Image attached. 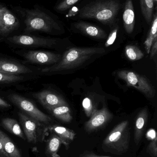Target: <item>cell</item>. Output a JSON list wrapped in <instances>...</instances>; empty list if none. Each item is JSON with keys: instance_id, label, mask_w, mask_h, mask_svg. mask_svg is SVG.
Segmentation results:
<instances>
[{"instance_id": "6da1fadb", "label": "cell", "mask_w": 157, "mask_h": 157, "mask_svg": "<svg viewBox=\"0 0 157 157\" xmlns=\"http://www.w3.org/2000/svg\"><path fill=\"white\" fill-rule=\"evenodd\" d=\"M23 21L26 33H44L51 35L62 34L63 27L55 14L45 8L36 4L32 9L10 5Z\"/></svg>"}, {"instance_id": "7a4b0ae2", "label": "cell", "mask_w": 157, "mask_h": 157, "mask_svg": "<svg viewBox=\"0 0 157 157\" xmlns=\"http://www.w3.org/2000/svg\"><path fill=\"white\" fill-rule=\"evenodd\" d=\"M105 52L104 48L99 47L72 48L64 52L58 62L41 69L40 74L44 76L66 74L87 65Z\"/></svg>"}, {"instance_id": "3957f363", "label": "cell", "mask_w": 157, "mask_h": 157, "mask_svg": "<svg viewBox=\"0 0 157 157\" xmlns=\"http://www.w3.org/2000/svg\"><path fill=\"white\" fill-rule=\"evenodd\" d=\"M121 8L118 0L96 1L84 5L79 11L78 17L94 19L104 24L113 22Z\"/></svg>"}, {"instance_id": "277c9868", "label": "cell", "mask_w": 157, "mask_h": 157, "mask_svg": "<svg viewBox=\"0 0 157 157\" xmlns=\"http://www.w3.org/2000/svg\"><path fill=\"white\" fill-rule=\"evenodd\" d=\"M129 122L122 121L117 125L104 140L102 148L104 151L121 155L128 150L130 134Z\"/></svg>"}, {"instance_id": "5b68a950", "label": "cell", "mask_w": 157, "mask_h": 157, "mask_svg": "<svg viewBox=\"0 0 157 157\" xmlns=\"http://www.w3.org/2000/svg\"><path fill=\"white\" fill-rule=\"evenodd\" d=\"M11 46L28 49L30 48H45L58 50L64 40L57 38L44 37L29 33L8 36L3 39Z\"/></svg>"}, {"instance_id": "8992f818", "label": "cell", "mask_w": 157, "mask_h": 157, "mask_svg": "<svg viewBox=\"0 0 157 157\" xmlns=\"http://www.w3.org/2000/svg\"><path fill=\"white\" fill-rule=\"evenodd\" d=\"M8 98L16 107L24 113L44 124H48L52 122L49 116L39 110L29 99L17 93H11L8 95Z\"/></svg>"}, {"instance_id": "52a82bcc", "label": "cell", "mask_w": 157, "mask_h": 157, "mask_svg": "<svg viewBox=\"0 0 157 157\" xmlns=\"http://www.w3.org/2000/svg\"><path fill=\"white\" fill-rule=\"evenodd\" d=\"M18 114L28 142L33 144L42 142L45 137L48 128L22 112H19Z\"/></svg>"}, {"instance_id": "ba28073f", "label": "cell", "mask_w": 157, "mask_h": 157, "mask_svg": "<svg viewBox=\"0 0 157 157\" xmlns=\"http://www.w3.org/2000/svg\"><path fill=\"white\" fill-rule=\"evenodd\" d=\"M15 53L22 57L26 63L48 67L58 62L62 57L61 54L45 50L23 49Z\"/></svg>"}, {"instance_id": "9c48e42d", "label": "cell", "mask_w": 157, "mask_h": 157, "mask_svg": "<svg viewBox=\"0 0 157 157\" xmlns=\"http://www.w3.org/2000/svg\"><path fill=\"white\" fill-rule=\"evenodd\" d=\"M117 75L119 78L125 82L128 86L135 88L147 98H153L155 96V88L150 82L143 76L128 70L119 71Z\"/></svg>"}, {"instance_id": "30bf717a", "label": "cell", "mask_w": 157, "mask_h": 157, "mask_svg": "<svg viewBox=\"0 0 157 157\" xmlns=\"http://www.w3.org/2000/svg\"><path fill=\"white\" fill-rule=\"evenodd\" d=\"M20 25V20L14 13L0 2V33L2 40L18 30Z\"/></svg>"}, {"instance_id": "8fae6325", "label": "cell", "mask_w": 157, "mask_h": 157, "mask_svg": "<svg viewBox=\"0 0 157 157\" xmlns=\"http://www.w3.org/2000/svg\"><path fill=\"white\" fill-rule=\"evenodd\" d=\"M35 71L34 69L15 59L0 56V72L13 75H32Z\"/></svg>"}, {"instance_id": "7c38bea8", "label": "cell", "mask_w": 157, "mask_h": 157, "mask_svg": "<svg viewBox=\"0 0 157 157\" xmlns=\"http://www.w3.org/2000/svg\"><path fill=\"white\" fill-rule=\"evenodd\" d=\"M32 95L48 111L57 106L68 105L62 95L50 89H44Z\"/></svg>"}, {"instance_id": "4fadbf2b", "label": "cell", "mask_w": 157, "mask_h": 157, "mask_svg": "<svg viewBox=\"0 0 157 157\" xmlns=\"http://www.w3.org/2000/svg\"><path fill=\"white\" fill-rule=\"evenodd\" d=\"M113 115L104 106L101 109L97 110L90 119L85 123L84 129L88 132H93L104 127L112 119Z\"/></svg>"}, {"instance_id": "5bb4252c", "label": "cell", "mask_w": 157, "mask_h": 157, "mask_svg": "<svg viewBox=\"0 0 157 157\" xmlns=\"http://www.w3.org/2000/svg\"><path fill=\"white\" fill-rule=\"evenodd\" d=\"M148 111L147 106L142 108L138 113L134 125V138L137 145L139 144L147 124Z\"/></svg>"}, {"instance_id": "9a60e30c", "label": "cell", "mask_w": 157, "mask_h": 157, "mask_svg": "<svg viewBox=\"0 0 157 157\" xmlns=\"http://www.w3.org/2000/svg\"><path fill=\"white\" fill-rule=\"evenodd\" d=\"M73 26L77 31L85 35L95 39H103L107 37L104 31L100 27L83 21H79L73 24Z\"/></svg>"}, {"instance_id": "2e32d148", "label": "cell", "mask_w": 157, "mask_h": 157, "mask_svg": "<svg viewBox=\"0 0 157 157\" xmlns=\"http://www.w3.org/2000/svg\"><path fill=\"white\" fill-rule=\"evenodd\" d=\"M48 129L56 135L61 140L62 144L65 146L66 149H68L70 145L74 140L76 134L74 130L62 126L54 125L50 126Z\"/></svg>"}, {"instance_id": "e0dca14e", "label": "cell", "mask_w": 157, "mask_h": 157, "mask_svg": "<svg viewBox=\"0 0 157 157\" xmlns=\"http://www.w3.org/2000/svg\"><path fill=\"white\" fill-rule=\"evenodd\" d=\"M123 20L124 28L127 33H132L135 27V14L133 2L131 0H128L126 1Z\"/></svg>"}, {"instance_id": "ac0fdd59", "label": "cell", "mask_w": 157, "mask_h": 157, "mask_svg": "<svg viewBox=\"0 0 157 157\" xmlns=\"http://www.w3.org/2000/svg\"><path fill=\"white\" fill-rule=\"evenodd\" d=\"M0 143L10 157H23L17 146L7 134L1 130H0Z\"/></svg>"}, {"instance_id": "d6986e66", "label": "cell", "mask_w": 157, "mask_h": 157, "mask_svg": "<svg viewBox=\"0 0 157 157\" xmlns=\"http://www.w3.org/2000/svg\"><path fill=\"white\" fill-rule=\"evenodd\" d=\"M57 119L64 123H69L73 119L71 109L69 105H61L48 110Z\"/></svg>"}, {"instance_id": "ffe728a7", "label": "cell", "mask_w": 157, "mask_h": 157, "mask_svg": "<svg viewBox=\"0 0 157 157\" xmlns=\"http://www.w3.org/2000/svg\"><path fill=\"white\" fill-rule=\"evenodd\" d=\"M31 75H13L0 72V85H16L20 82L31 80Z\"/></svg>"}, {"instance_id": "44dd1931", "label": "cell", "mask_w": 157, "mask_h": 157, "mask_svg": "<svg viewBox=\"0 0 157 157\" xmlns=\"http://www.w3.org/2000/svg\"><path fill=\"white\" fill-rule=\"evenodd\" d=\"M2 124L6 130L21 138L25 140L23 131L16 119L7 117L2 119Z\"/></svg>"}, {"instance_id": "7402d4cb", "label": "cell", "mask_w": 157, "mask_h": 157, "mask_svg": "<svg viewBox=\"0 0 157 157\" xmlns=\"http://www.w3.org/2000/svg\"><path fill=\"white\" fill-rule=\"evenodd\" d=\"M62 144L61 140L56 134L53 133L47 143L46 153L48 157H60L58 154Z\"/></svg>"}, {"instance_id": "603a6c76", "label": "cell", "mask_w": 157, "mask_h": 157, "mask_svg": "<svg viewBox=\"0 0 157 157\" xmlns=\"http://www.w3.org/2000/svg\"><path fill=\"white\" fill-rule=\"evenodd\" d=\"M156 2L154 0H140V1L141 13L148 24L152 22L154 5Z\"/></svg>"}, {"instance_id": "cb8c5ba5", "label": "cell", "mask_w": 157, "mask_h": 157, "mask_svg": "<svg viewBox=\"0 0 157 157\" xmlns=\"http://www.w3.org/2000/svg\"><path fill=\"white\" fill-rule=\"evenodd\" d=\"M151 22V27L147 36L144 42V46L147 54H150L151 48L153 42L157 40V16L155 13Z\"/></svg>"}, {"instance_id": "d4e9b609", "label": "cell", "mask_w": 157, "mask_h": 157, "mask_svg": "<svg viewBox=\"0 0 157 157\" xmlns=\"http://www.w3.org/2000/svg\"><path fill=\"white\" fill-rule=\"evenodd\" d=\"M126 56L129 60L136 61L141 59L144 54L139 48L134 45H127L125 48Z\"/></svg>"}, {"instance_id": "484cf974", "label": "cell", "mask_w": 157, "mask_h": 157, "mask_svg": "<svg viewBox=\"0 0 157 157\" xmlns=\"http://www.w3.org/2000/svg\"><path fill=\"white\" fill-rule=\"evenodd\" d=\"M82 107L86 116L90 117L97 110V106L89 97H86L82 102Z\"/></svg>"}, {"instance_id": "4316f807", "label": "cell", "mask_w": 157, "mask_h": 157, "mask_svg": "<svg viewBox=\"0 0 157 157\" xmlns=\"http://www.w3.org/2000/svg\"><path fill=\"white\" fill-rule=\"evenodd\" d=\"M79 2H80V0H65L57 4L55 7V9L59 12H62L69 10Z\"/></svg>"}, {"instance_id": "83f0119b", "label": "cell", "mask_w": 157, "mask_h": 157, "mask_svg": "<svg viewBox=\"0 0 157 157\" xmlns=\"http://www.w3.org/2000/svg\"><path fill=\"white\" fill-rule=\"evenodd\" d=\"M147 152L152 157H157V137L151 140L147 148Z\"/></svg>"}, {"instance_id": "f1b7e54d", "label": "cell", "mask_w": 157, "mask_h": 157, "mask_svg": "<svg viewBox=\"0 0 157 157\" xmlns=\"http://www.w3.org/2000/svg\"><path fill=\"white\" fill-rule=\"evenodd\" d=\"M117 31H118V29H117V27H116L114 29H113V30L112 31L108 38H107L106 42H105V45L106 47L110 46L114 43L116 39Z\"/></svg>"}, {"instance_id": "f546056e", "label": "cell", "mask_w": 157, "mask_h": 157, "mask_svg": "<svg viewBox=\"0 0 157 157\" xmlns=\"http://www.w3.org/2000/svg\"><path fill=\"white\" fill-rule=\"evenodd\" d=\"M157 52V40H155L153 42L152 46H151V48L150 52V57L151 58L154 57L156 54Z\"/></svg>"}, {"instance_id": "4dcf8cb0", "label": "cell", "mask_w": 157, "mask_h": 157, "mask_svg": "<svg viewBox=\"0 0 157 157\" xmlns=\"http://www.w3.org/2000/svg\"><path fill=\"white\" fill-rule=\"evenodd\" d=\"M147 138L151 140L154 139L155 138L157 137V133L154 129H151L148 131L147 134Z\"/></svg>"}, {"instance_id": "1f68e13d", "label": "cell", "mask_w": 157, "mask_h": 157, "mask_svg": "<svg viewBox=\"0 0 157 157\" xmlns=\"http://www.w3.org/2000/svg\"><path fill=\"white\" fill-rule=\"evenodd\" d=\"M79 157H111L109 156H100L96 155L93 152H84L79 156Z\"/></svg>"}, {"instance_id": "d6a6232c", "label": "cell", "mask_w": 157, "mask_h": 157, "mask_svg": "<svg viewBox=\"0 0 157 157\" xmlns=\"http://www.w3.org/2000/svg\"><path fill=\"white\" fill-rule=\"evenodd\" d=\"M11 107V105L9 102L0 97V108H8Z\"/></svg>"}, {"instance_id": "836d02e7", "label": "cell", "mask_w": 157, "mask_h": 157, "mask_svg": "<svg viewBox=\"0 0 157 157\" xmlns=\"http://www.w3.org/2000/svg\"><path fill=\"white\" fill-rule=\"evenodd\" d=\"M0 157H10L4 150V148L0 143Z\"/></svg>"}, {"instance_id": "e575fe53", "label": "cell", "mask_w": 157, "mask_h": 157, "mask_svg": "<svg viewBox=\"0 0 157 157\" xmlns=\"http://www.w3.org/2000/svg\"><path fill=\"white\" fill-rule=\"evenodd\" d=\"M2 40V37L1 34V33H0V41L1 40Z\"/></svg>"}]
</instances>
